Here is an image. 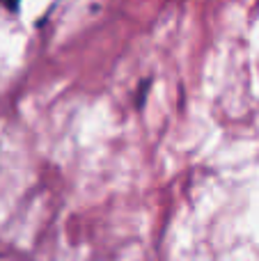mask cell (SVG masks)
I'll return each mask as SVG.
<instances>
[{
    "instance_id": "1",
    "label": "cell",
    "mask_w": 259,
    "mask_h": 261,
    "mask_svg": "<svg viewBox=\"0 0 259 261\" xmlns=\"http://www.w3.org/2000/svg\"><path fill=\"white\" fill-rule=\"evenodd\" d=\"M0 5H3L7 12H12V14H16L18 12V7H21V0H0Z\"/></svg>"
}]
</instances>
